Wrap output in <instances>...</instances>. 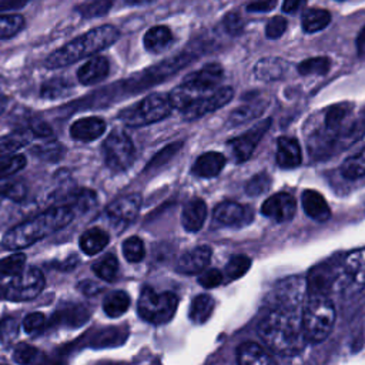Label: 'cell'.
Masks as SVG:
<instances>
[{
    "mask_svg": "<svg viewBox=\"0 0 365 365\" xmlns=\"http://www.w3.org/2000/svg\"><path fill=\"white\" fill-rule=\"evenodd\" d=\"M261 339L281 355H295L304 348L301 312L298 307L278 304L271 308L258 324Z\"/></svg>",
    "mask_w": 365,
    "mask_h": 365,
    "instance_id": "cell-1",
    "label": "cell"
},
{
    "mask_svg": "<svg viewBox=\"0 0 365 365\" xmlns=\"http://www.w3.org/2000/svg\"><path fill=\"white\" fill-rule=\"evenodd\" d=\"M118 37H120V31L113 24L97 26L74 37L68 43L63 44L61 47L50 53L44 60V66L47 68L54 70V68H61V67L74 64L81 58L91 57L98 51L110 47L118 40Z\"/></svg>",
    "mask_w": 365,
    "mask_h": 365,
    "instance_id": "cell-2",
    "label": "cell"
},
{
    "mask_svg": "<svg viewBox=\"0 0 365 365\" xmlns=\"http://www.w3.org/2000/svg\"><path fill=\"white\" fill-rule=\"evenodd\" d=\"M74 215V211L68 205L51 207L40 215L10 228L3 235L1 244L7 250L26 248L66 227L73 221Z\"/></svg>",
    "mask_w": 365,
    "mask_h": 365,
    "instance_id": "cell-3",
    "label": "cell"
},
{
    "mask_svg": "<svg viewBox=\"0 0 365 365\" xmlns=\"http://www.w3.org/2000/svg\"><path fill=\"white\" fill-rule=\"evenodd\" d=\"M335 322V307L328 295H309L301 312L302 332L307 342H321L325 339Z\"/></svg>",
    "mask_w": 365,
    "mask_h": 365,
    "instance_id": "cell-4",
    "label": "cell"
},
{
    "mask_svg": "<svg viewBox=\"0 0 365 365\" xmlns=\"http://www.w3.org/2000/svg\"><path fill=\"white\" fill-rule=\"evenodd\" d=\"M168 96L150 94L134 106L127 107L120 113V120L131 127L147 125L165 118L171 111Z\"/></svg>",
    "mask_w": 365,
    "mask_h": 365,
    "instance_id": "cell-5",
    "label": "cell"
},
{
    "mask_svg": "<svg viewBox=\"0 0 365 365\" xmlns=\"http://www.w3.org/2000/svg\"><path fill=\"white\" fill-rule=\"evenodd\" d=\"M178 307V298L173 292H157L151 287H144L138 298L140 317L151 324L168 322Z\"/></svg>",
    "mask_w": 365,
    "mask_h": 365,
    "instance_id": "cell-6",
    "label": "cell"
},
{
    "mask_svg": "<svg viewBox=\"0 0 365 365\" xmlns=\"http://www.w3.org/2000/svg\"><path fill=\"white\" fill-rule=\"evenodd\" d=\"M103 154L108 168L124 171L134 161V145L131 138L121 130H114L103 143Z\"/></svg>",
    "mask_w": 365,
    "mask_h": 365,
    "instance_id": "cell-7",
    "label": "cell"
},
{
    "mask_svg": "<svg viewBox=\"0 0 365 365\" xmlns=\"http://www.w3.org/2000/svg\"><path fill=\"white\" fill-rule=\"evenodd\" d=\"M44 275L38 268L30 267L17 275H13L6 282V299L10 301H30L36 298L44 288Z\"/></svg>",
    "mask_w": 365,
    "mask_h": 365,
    "instance_id": "cell-8",
    "label": "cell"
},
{
    "mask_svg": "<svg viewBox=\"0 0 365 365\" xmlns=\"http://www.w3.org/2000/svg\"><path fill=\"white\" fill-rule=\"evenodd\" d=\"M341 275V262H322L314 267L307 277V289L309 295H328Z\"/></svg>",
    "mask_w": 365,
    "mask_h": 365,
    "instance_id": "cell-9",
    "label": "cell"
},
{
    "mask_svg": "<svg viewBox=\"0 0 365 365\" xmlns=\"http://www.w3.org/2000/svg\"><path fill=\"white\" fill-rule=\"evenodd\" d=\"M232 88L231 87H220L197 100H194L188 107L182 110L185 120H195L202 117L208 113H212L222 106H225L232 98Z\"/></svg>",
    "mask_w": 365,
    "mask_h": 365,
    "instance_id": "cell-10",
    "label": "cell"
},
{
    "mask_svg": "<svg viewBox=\"0 0 365 365\" xmlns=\"http://www.w3.org/2000/svg\"><path fill=\"white\" fill-rule=\"evenodd\" d=\"M269 125L271 118H265L228 143L237 163H244L251 157L255 145L261 141L262 135L269 130Z\"/></svg>",
    "mask_w": 365,
    "mask_h": 365,
    "instance_id": "cell-11",
    "label": "cell"
},
{
    "mask_svg": "<svg viewBox=\"0 0 365 365\" xmlns=\"http://www.w3.org/2000/svg\"><path fill=\"white\" fill-rule=\"evenodd\" d=\"M295 211H297L295 198L287 192H278L268 197L261 207V212L267 218H271L277 222L289 221L294 217Z\"/></svg>",
    "mask_w": 365,
    "mask_h": 365,
    "instance_id": "cell-12",
    "label": "cell"
},
{
    "mask_svg": "<svg viewBox=\"0 0 365 365\" xmlns=\"http://www.w3.org/2000/svg\"><path fill=\"white\" fill-rule=\"evenodd\" d=\"M222 78V67L218 63L205 64L198 71L188 74L182 83L195 88L201 94H208L215 90Z\"/></svg>",
    "mask_w": 365,
    "mask_h": 365,
    "instance_id": "cell-13",
    "label": "cell"
},
{
    "mask_svg": "<svg viewBox=\"0 0 365 365\" xmlns=\"http://www.w3.org/2000/svg\"><path fill=\"white\" fill-rule=\"evenodd\" d=\"M141 207V195L140 194H128L114 200L107 207V215L118 224H128L131 222Z\"/></svg>",
    "mask_w": 365,
    "mask_h": 365,
    "instance_id": "cell-14",
    "label": "cell"
},
{
    "mask_svg": "<svg viewBox=\"0 0 365 365\" xmlns=\"http://www.w3.org/2000/svg\"><path fill=\"white\" fill-rule=\"evenodd\" d=\"M211 248L208 245H200L185 252L177 264V269L185 275H194L204 271L211 259Z\"/></svg>",
    "mask_w": 365,
    "mask_h": 365,
    "instance_id": "cell-15",
    "label": "cell"
},
{
    "mask_svg": "<svg viewBox=\"0 0 365 365\" xmlns=\"http://www.w3.org/2000/svg\"><path fill=\"white\" fill-rule=\"evenodd\" d=\"M214 217L225 225H244L251 220L252 212L238 202L222 201L214 208Z\"/></svg>",
    "mask_w": 365,
    "mask_h": 365,
    "instance_id": "cell-16",
    "label": "cell"
},
{
    "mask_svg": "<svg viewBox=\"0 0 365 365\" xmlns=\"http://www.w3.org/2000/svg\"><path fill=\"white\" fill-rule=\"evenodd\" d=\"M110 73V63L104 56H93L78 70L77 78L83 86H93L104 80Z\"/></svg>",
    "mask_w": 365,
    "mask_h": 365,
    "instance_id": "cell-17",
    "label": "cell"
},
{
    "mask_svg": "<svg viewBox=\"0 0 365 365\" xmlns=\"http://www.w3.org/2000/svg\"><path fill=\"white\" fill-rule=\"evenodd\" d=\"M302 154L301 145L297 138L282 135L277 141V164L281 168L289 170L295 168L301 164Z\"/></svg>",
    "mask_w": 365,
    "mask_h": 365,
    "instance_id": "cell-18",
    "label": "cell"
},
{
    "mask_svg": "<svg viewBox=\"0 0 365 365\" xmlns=\"http://www.w3.org/2000/svg\"><path fill=\"white\" fill-rule=\"evenodd\" d=\"M106 130V123L100 117H84L74 121L70 127V134L77 141L97 140Z\"/></svg>",
    "mask_w": 365,
    "mask_h": 365,
    "instance_id": "cell-19",
    "label": "cell"
},
{
    "mask_svg": "<svg viewBox=\"0 0 365 365\" xmlns=\"http://www.w3.org/2000/svg\"><path fill=\"white\" fill-rule=\"evenodd\" d=\"M288 68V61L281 57H264L255 63L254 76L261 81H275L282 78Z\"/></svg>",
    "mask_w": 365,
    "mask_h": 365,
    "instance_id": "cell-20",
    "label": "cell"
},
{
    "mask_svg": "<svg viewBox=\"0 0 365 365\" xmlns=\"http://www.w3.org/2000/svg\"><path fill=\"white\" fill-rule=\"evenodd\" d=\"M207 218V205L201 198H191L182 208L181 222L188 232H197L202 228Z\"/></svg>",
    "mask_w": 365,
    "mask_h": 365,
    "instance_id": "cell-21",
    "label": "cell"
},
{
    "mask_svg": "<svg viewBox=\"0 0 365 365\" xmlns=\"http://www.w3.org/2000/svg\"><path fill=\"white\" fill-rule=\"evenodd\" d=\"M341 274L356 285L365 284V247L354 250L341 261Z\"/></svg>",
    "mask_w": 365,
    "mask_h": 365,
    "instance_id": "cell-22",
    "label": "cell"
},
{
    "mask_svg": "<svg viewBox=\"0 0 365 365\" xmlns=\"http://www.w3.org/2000/svg\"><path fill=\"white\" fill-rule=\"evenodd\" d=\"M301 201H302V208L309 218L319 222L329 220L331 217L329 205L318 191L305 190L301 195Z\"/></svg>",
    "mask_w": 365,
    "mask_h": 365,
    "instance_id": "cell-23",
    "label": "cell"
},
{
    "mask_svg": "<svg viewBox=\"0 0 365 365\" xmlns=\"http://www.w3.org/2000/svg\"><path fill=\"white\" fill-rule=\"evenodd\" d=\"M225 165V157L221 153L217 151H208L201 154L194 165H192V174L201 178H211L221 173V170Z\"/></svg>",
    "mask_w": 365,
    "mask_h": 365,
    "instance_id": "cell-24",
    "label": "cell"
},
{
    "mask_svg": "<svg viewBox=\"0 0 365 365\" xmlns=\"http://www.w3.org/2000/svg\"><path fill=\"white\" fill-rule=\"evenodd\" d=\"M237 361L241 365H267L274 362L271 355L257 342H242L237 348Z\"/></svg>",
    "mask_w": 365,
    "mask_h": 365,
    "instance_id": "cell-25",
    "label": "cell"
},
{
    "mask_svg": "<svg viewBox=\"0 0 365 365\" xmlns=\"http://www.w3.org/2000/svg\"><path fill=\"white\" fill-rule=\"evenodd\" d=\"M173 41V33L167 26H153L150 27L144 37L143 44L150 53H161L164 51Z\"/></svg>",
    "mask_w": 365,
    "mask_h": 365,
    "instance_id": "cell-26",
    "label": "cell"
},
{
    "mask_svg": "<svg viewBox=\"0 0 365 365\" xmlns=\"http://www.w3.org/2000/svg\"><path fill=\"white\" fill-rule=\"evenodd\" d=\"M33 138H34V134L30 128L17 130V131H13L7 135L0 137V160L6 158V157H10L17 150L30 144Z\"/></svg>",
    "mask_w": 365,
    "mask_h": 365,
    "instance_id": "cell-27",
    "label": "cell"
},
{
    "mask_svg": "<svg viewBox=\"0 0 365 365\" xmlns=\"http://www.w3.org/2000/svg\"><path fill=\"white\" fill-rule=\"evenodd\" d=\"M108 244V234L100 228H90L80 237V248L87 255H94L106 248Z\"/></svg>",
    "mask_w": 365,
    "mask_h": 365,
    "instance_id": "cell-28",
    "label": "cell"
},
{
    "mask_svg": "<svg viewBox=\"0 0 365 365\" xmlns=\"http://www.w3.org/2000/svg\"><path fill=\"white\" fill-rule=\"evenodd\" d=\"M88 311L83 305H70L58 312L54 314L53 322L57 325H68V327H77L87 321Z\"/></svg>",
    "mask_w": 365,
    "mask_h": 365,
    "instance_id": "cell-29",
    "label": "cell"
},
{
    "mask_svg": "<svg viewBox=\"0 0 365 365\" xmlns=\"http://www.w3.org/2000/svg\"><path fill=\"white\" fill-rule=\"evenodd\" d=\"M115 0H84L76 6V11L83 19H98L106 16L114 6Z\"/></svg>",
    "mask_w": 365,
    "mask_h": 365,
    "instance_id": "cell-30",
    "label": "cell"
},
{
    "mask_svg": "<svg viewBox=\"0 0 365 365\" xmlns=\"http://www.w3.org/2000/svg\"><path fill=\"white\" fill-rule=\"evenodd\" d=\"M128 307L130 297L124 291H113L103 301V309L111 318L121 317L128 309Z\"/></svg>",
    "mask_w": 365,
    "mask_h": 365,
    "instance_id": "cell-31",
    "label": "cell"
},
{
    "mask_svg": "<svg viewBox=\"0 0 365 365\" xmlns=\"http://www.w3.org/2000/svg\"><path fill=\"white\" fill-rule=\"evenodd\" d=\"M71 83L64 77H54L43 83L40 88V96L47 100H57L66 97L71 91Z\"/></svg>",
    "mask_w": 365,
    "mask_h": 365,
    "instance_id": "cell-32",
    "label": "cell"
},
{
    "mask_svg": "<svg viewBox=\"0 0 365 365\" xmlns=\"http://www.w3.org/2000/svg\"><path fill=\"white\" fill-rule=\"evenodd\" d=\"M212 309H214V299L210 295L207 294L197 295L191 302L190 319L195 324H202L210 318V315L212 314Z\"/></svg>",
    "mask_w": 365,
    "mask_h": 365,
    "instance_id": "cell-33",
    "label": "cell"
},
{
    "mask_svg": "<svg viewBox=\"0 0 365 365\" xmlns=\"http://www.w3.org/2000/svg\"><path fill=\"white\" fill-rule=\"evenodd\" d=\"M331 21V13L324 9H311L302 16V29L307 33H315L325 29Z\"/></svg>",
    "mask_w": 365,
    "mask_h": 365,
    "instance_id": "cell-34",
    "label": "cell"
},
{
    "mask_svg": "<svg viewBox=\"0 0 365 365\" xmlns=\"http://www.w3.org/2000/svg\"><path fill=\"white\" fill-rule=\"evenodd\" d=\"M26 26V20L17 13H0V40L17 36Z\"/></svg>",
    "mask_w": 365,
    "mask_h": 365,
    "instance_id": "cell-35",
    "label": "cell"
},
{
    "mask_svg": "<svg viewBox=\"0 0 365 365\" xmlns=\"http://www.w3.org/2000/svg\"><path fill=\"white\" fill-rule=\"evenodd\" d=\"M341 173L348 180H356L365 175V147L342 163Z\"/></svg>",
    "mask_w": 365,
    "mask_h": 365,
    "instance_id": "cell-36",
    "label": "cell"
},
{
    "mask_svg": "<svg viewBox=\"0 0 365 365\" xmlns=\"http://www.w3.org/2000/svg\"><path fill=\"white\" fill-rule=\"evenodd\" d=\"M91 269L94 271V274L104 279V281H114L118 272V261L115 258V255L113 254H106L103 258H100L98 261H96L91 267Z\"/></svg>",
    "mask_w": 365,
    "mask_h": 365,
    "instance_id": "cell-37",
    "label": "cell"
},
{
    "mask_svg": "<svg viewBox=\"0 0 365 365\" xmlns=\"http://www.w3.org/2000/svg\"><path fill=\"white\" fill-rule=\"evenodd\" d=\"M96 201H97V195L94 191L91 190H86V188H81V190H77L74 192L70 194L68 197V202L67 205L74 211L78 210L80 212H84L87 210H91L94 205H96Z\"/></svg>",
    "mask_w": 365,
    "mask_h": 365,
    "instance_id": "cell-38",
    "label": "cell"
},
{
    "mask_svg": "<svg viewBox=\"0 0 365 365\" xmlns=\"http://www.w3.org/2000/svg\"><path fill=\"white\" fill-rule=\"evenodd\" d=\"M329 66L328 57H311L298 64V73L302 76H324L328 73Z\"/></svg>",
    "mask_w": 365,
    "mask_h": 365,
    "instance_id": "cell-39",
    "label": "cell"
},
{
    "mask_svg": "<svg viewBox=\"0 0 365 365\" xmlns=\"http://www.w3.org/2000/svg\"><path fill=\"white\" fill-rule=\"evenodd\" d=\"M250 267H251V259L247 255H235V257H231L230 261L227 262L224 275L228 279H237L245 275Z\"/></svg>",
    "mask_w": 365,
    "mask_h": 365,
    "instance_id": "cell-40",
    "label": "cell"
},
{
    "mask_svg": "<svg viewBox=\"0 0 365 365\" xmlns=\"http://www.w3.org/2000/svg\"><path fill=\"white\" fill-rule=\"evenodd\" d=\"M26 264V255L23 252H14L0 259V274L6 277L17 275L23 271Z\"/></svg>",
    "mask_w": 365,
    "mask_h": 365,
    "instance_id": "cell-41",
    "label": "cell"
},
{
    "mask_svg": "<svg viewBox=\"0 0 365 365\" xmlns=\"http://www.w3.org/2000/svg\"><path fill=\"white\" fill-rule=\"evenodd\" d=\"M123 254L128 262H140L144 255V242L138 237H130L123 242Z\"/></svg>",
    "mask_w": 365,
    "mask_h": 365,
    "instance_id": "cell-42",
    "label": "cell"
},
{
    "mask_svg": "<svg viewBox=\"0 0 365 365\" xmlns=\"http://www.w3.org/2000/svg\"><path fill=\"white\" fill-rule=\"evenodd\" d=\"M64 147L58 141H48L41 145H36L33 153H36L37 157L47 161H58L64 155Z\"/></svg>",
    "mask_w": 365,
    "mask_h": 365,
    "instance_id": "cell-43",
    "label": "cell"
},
{
    "mask_svg": "<svg viewBox=\"0 0 365 365\" xmlns=\"http://www.w3.org/2000/svg\"><path fill=\"white\" fill-rule=\"evenodd\" d=\"M26 165V157L21 154L10 155L0 160V181L3 178H7L17 171H20Z\"/></svg>",
    "mask_w": 365,
    "mask_h": 365,
    "instance_id": "cell-44",
    "label": "cell"
},
{
    "mask_svg": "<svg viewBox=\"0 0 365 365\" xmlns=\"http://www.w3.org/2000/svg\"><path fill=\"white\" fill-rule=\"evenodd\" d=\"M269 185H271L269 175L267 173H259L247 181L245 191L248 195L255 197V195L264 194L269 188Z\"/></svg>",
    "mask_w": 365,
    "mask_h": 365,
    "instance_id": "cell-45",
    "label": "cell"
},
{
    "mask_svg": "<svg viewBox=\"0 0 365 365\" xmlns=\"http://www.w3.org/2000/svg\"><path fill=\"white\" fill-rule=\"evenodd\" d=\"M27 188L24 182L21 181H9V182H1L0 184V197L1 198H9L13 201H21L26 197Z\"/></svg>",
    "mask_w": 365,
    "mask_h": 365,
    "instance_id": "cell-46",
    "label": "cell"
},
{
    "mask_svg": "<svg viewBox=\"0 0 365 365\" xmlns=\"http://www.w3.org/2000/svg\"><path fill=\"white\" fill-rule=\"evenodd\" d=\"M125 336H127V334L120 331V328H107V329H103L101 332H98L96 335V339H94L93 345H96V346L113 345L114 342L124 341Z\"/></svg>",
    "mask_w": 365,
    "mask_h": 365,
    "instance_id": "cell-47",
    "label": "cell"
},
{
    "mask_svg": "<svg viewBox=\"0 0 365 365\" xmlns=\"http://www.w3.org/2000/svg\"><path fill=\"white\" fill-rule=\"evenodd\" d=\"M14 361L19 362V364H31L37 359L38 356V349L29 345V344H19L16 348H14Z\"/></svg>",
    "mask_w": 365,
    "mask_h": 365,
    "instance_id": "cell-48",
    "label": "cell"
},
{
    "mask_svg": "<svg viewBox=\"0 0 365 365\" xmlns=\"http://www.w3.org/2000/svg\"><path fill=\"white\" fill-rule=\"evenodd\" d=\"M287 30V20L279 16H274L272 19L268 20L265 26V34L268 38H278L281 37Z\"/></svg>",
    "mask_w": 365,
    "mask_h": 365,
    "instance_id": "cell-49",
    "label": "cell"
},
{
    "mask_svg": "<svg viewBox=\"0 0 365 365\" xmlns=\"http://www.w3.org/2000/svg\"><path fill=\"white\" fill-rule=\"evenodd\" d=\"M222 278H224V274L220 269L211 268V269L201 271V275L198 277V282L205 288H214L222 282Z\"/></svg>",
    "mask_w": 365,
    "mask_h": 365,
    "instance_id": "cell-50",
    "label": "cell"
},
{
    "mask_svg": "<svg viewBox=\"0 0 365 365\" xmlns=\"http://www.w3.org/2000/svg\"><path fill=\"white\" fill-rule=\"evenodd\" d=\"M222 23H224L225 31L230 33L231 36H238L244 30L242 17L237 11H231V13L225 14Z\"/></svg>",
    "mask_w": 365,
    "mask_h": 365,
    "instance_id": "cell-51",
    "label": "cell"
},
{
    "mask_svg": "<svg viewBox=\"0 0 365 365\" xmlns=\"http://www.w3.org/2000/svg\"><path fill=\"white\" fill-rule=\"evenodd\" d=\"M44 324H46V317L43 312H31L26 315V318L23 319V328L27 334L37 332L44 327Z\"/></svg>",
    "mask_w": 365,
    "mask_h": 365,
    "instance_id": "cell-52",
    "label": "cell"
},
{
    "mask_svg": "<svg viewBox=\"0 0 365 365\" xmlns=\"http://www.w3.org/2000/svg\"><path fill=\"white\" fill-rule=\"evenodd\" d=\"M258 111H261V108H257L251 104H247V106H241L240 108H237L231 117H230V121L234 123V124H240V123H244L250 118H252Z\"/></svg>",
    "mask_w": 365,
    "mask_h": 365,
    "instance_id": "cell-53",
    "label": "cell"
},
{
    "mask_svg": "<svg viewBox=\"0 0 365 365\" xmlns=\"http://www.w3.org/2000/svg\"><path fill=\"white\" fill-rule=\"evenodd\" d=\"M19 331L17 322L14 319H6L3 322H0V339L7 342L16 338Z\"/></svg>",
    "mask_w": 365,
    "mask_h": 365,
    "instance_id": "cell-54",
    "label": "cell"
},
{
    "mask_svg": "<svg viewBox=\"0 0 365 365\" xmlns=\"http://www.w3.org/2000/svg\"><path fill=\"white\" fill-rule=\"evenodd\" d=\"M277 0H252L247 4V10L251 13H265L275 9Z\"/></svg>",
    "mask_w": 365,
    "mask_h": 365,
    "instance_id": "cell-55",
    "label": "cell"
},
{
    "mask_svg": "<svg viewBox=\"0 0 365 365\" xmlns=\"http://www.w3.org/2000/svg\"><path fill=\"white\" fill-rule=\"evenodd\" d=\"M31 0H0V13L16 11L26 7Z\"/></svg>",
    "mask_w": 365,
    "mask_h": 365,
    "instance_id": "cell-56",
    "label": "cell"
},
{
    "mask_svg": "<svg viewBox=\"0 0 365 365\" xmlns=\"http://www.w3.org/2000/svg\"><path fill=\"white\" fill-rule=\"evenodd\" d=\"M30 130L33 131V134L36 137H50L53 133L51 127L44 121H34L33 125L30 127Z\"/></svg>",
    "mask_w": 365,
    "mask_h": 365,
    "instance_id": "cell-57",
    "label": "cell"
},
{
    "mask_svg": "<svg viewBox=\"0 0 365 365\" xmlns=\"http://www.w3.org/2000/svg\"><path fill=\"white\" fill-rule=\"evenodd\" d=\"M78 289H80L83 294L93 297V295H96V294H98V292L101 291V287L97 285L96 282L90 281V279H84V281H81V282L78 284Z\"/></svg>",
    "mask_w": 365,
    "mask_h": 365,
    "instance_id": "cell-58",
    "label": "cell"
},
{
    "mask_svg": "<svg viewBox=\"0 0 365 365\" xmlns=\"http://www.w3.org/2000/svg\"><path fill=\"white\" fill-rule=\"evenodd\" d=\"M305 4V0H284L282 10L285 13H295Z\"/></svg>",
    "mask_w": 365,
    "mask_h": 365,
    "instance_id": "cell-59",
    "label": "cell"
},
{
    "mask_svg": "<svg viewBox=\"0 0 365 365\" xmlns=\"http://www.w3.org/2000/svg\"><path fill=\"white\" fill-rule=\"evenodd\" d=\"M356 48H358V54L365 57V26L362 27V30L356 37Z\"/></svg>",
    "mask_w": 365,
    "mask_h": 365,
    "instance_id": "cell-60",
    "label": "cell"
},
{
    "mask_svg": "<svg viewBox=\"0 0 365 365\" xmlns=\"http://www.w3.org/2000/svg\"><path fill=\"white\" fill-rule=\"evenodd\" d=\"M77 264H78V258H77L76 255H71L70 259L67 258L66 261L60 262V264H58V268H61V269H71V268H74Z\"/></svg>",
    "mask_w": 365,
    "mask_h": 365,
    "instance_id": "cell-61",
    "label": "cell"
},
{
    "mask_svg": "<svg viewBox=\"0 0 365 365\" xmlns=\"http://www.w3.org/2000/svg\"><path fill=\"white\" fill-rule=\"evenodd\" d=\"M7 103H9V98H7V96H6V93L0 88V114L6 110V107H7Z\"/></svg>",
    "mask_w": 365,
    "mask_h": 365,
    "instance_id": "cell-62",
    "label": "cell"
},
{
    "mask_svg": "<svg viewBox=\"0 0 365 365\" xmlns=\"http://www.w3.org/2000/svg\"><path fill=\"white\" fill-rule=\"evenodd\" d=\"M127 4L130 6H144V4H148V3H153L155 0H124Z\"/></svg>",
    "mask_w": 365,
    "mask_h": 365,
    "instance_id": "cell-63",
    "label": "cell"
},
{
    "mask_svg": "<svg viewBox=\"0 0 365 365\" xmlns=\"http://www.w3.org/2000/svg\"><path fill=\"white\" fill-rule=\"evenodd\" d=\"M6 282L3 278H0V299H3L6 297Z\"/></svg>",
    "mask_w": 365,
    "mask_h": 365,
    "instance_id": "cell-64",
    "label": "cell"
}]
</instances>
